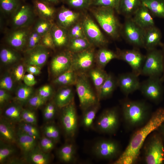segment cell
Returning <instances> with one entry per match:
<instances>
[{"label": "cell", "instance_id": "45", "mask_svg": "<svg viewBox=\"0 0 164 164\" xmlns=\"http://www.w3.org/2000/svg\"><path fill=\"white\" fill-rule=\"evenodd\" d=\"M70 39L86 38L82 22H77L68 29Z\"/></svg>", "mask_w": 164, "mask_h": 164}, {"label": "cell", "instance_id": "23", "mask_svg": "<svg viewBox=\"0 0 164 164\" xmlns=\"http://www.w3.org/2000/svg\"><path fill=\"white\" fill-rule=\"evenodd\" d=\"M32 2L35 14L40 18L53 21L56 12L53 6L41 0H33Z\"/></svg>", "mask_w": 164, "mask_h": 164}, {"label": "cell", "instance_id": "48", "mask_svg": "<svg viewBox=\"0 0 164 164\" xmlns=\"http://www.w3.org/2000/svg\"><path fill=\"white\" fill-rule=\"evenodd\" d=\"M15 148L11 144L5 143L0 141V163L4 162L6 159L12 155L15 152Z\"/></svg>", "mask_w": 164, "mask_h": 164}, {"label": "cell", "instance_id": "21", "mask_svg": "<svg viewBox=\"0 0 164 164\" xmlns=\"http://www.w3.org/2000/svg\"><path fill=\"white\" fill-rule=\"evenodd\" d=\"M162 34L160 30L155 25L144 30L143 48L147 51L160 46Z\"/></svg>", "mask_w": 164, "mask_h": 164}, {"label": "cell", "instance_id": "37", "mask_svg": "<svg viewBox=\"0 0 164 164\" xmlns=\"http://www.w3.org/2000/svg\"><path fill=\"white\" fill-rule=\"evenodd\" d=\"M93 46L86 38L70 39L67 46L68 50L72 53L79 52Z\"/></svg>", "mask_w": 164, "mask_h": 164}, {"label": "cell", "instance_id": "29", "mask_svg": "<svg viewBox=\"0 0 164 164\" xmlns=\"http://www.w3.org/2000/svg\"><path fill=\"white\" fill-rule=\"evenodd\" d=\"M141 4V0H120L117 12L125 18L132 17Z\"/></svg>", "mask_w": 164, "mask_h": 164}, {"label": "cell", "instance_id": "33", "mask_svg": "<svg viewBox=\"0 0 164 164\" xmlns=\"http://www.w3.org/2000/svg\"><path fill=\"white\" fill-rule=\"evenodd\" d=\"M26 160L34 164H47L51 160L50 155L37 146L25 156Z\"/></svg>", "mask_w": 164, "mask_h": 164}, {"label": "cell", "instance_id": "30", "mask_svg": "<svg viewBox=\"0 0 164 164\" xmlns=\"http://www.w3.org/2000/svg\"><path fill=\"white\" fill-rule=\"evenodd\" d=\"M114 59H118L116 52L105 47H101L95 53L96 66L103 69L110 61Z\"/></svg>", "mask_w": 164, "mask_h": 164}, {"label": "cell", "instance_id": "27", "mask_svg": "<svg viewBox=\"0 0 164 164\" xmlns=\"http://www.w3.org/2000/svg\"><path fill=\"white\" fill-rule=\"evenodd\" d=\"M87 73L88 77L92 82L98 97L100 88L106 79L108 73L104 69L97 66L93 67L87 72Z\"/></svg>", "mask_w": 164, "mask_h": 164}, {"label": "cell", "instance_id": "8", "mask_svg": "<svg viewBox=\"0 0 164 164\" xmlns=\"http://www.w3.org/2000/svg\"><path fill=\"white\" fill-rule=\"evenodd\" d=\"M121 147L115 140L107 138L100 139L92 147V152L97 157L104 160L117 159L121 155Z\"/></svg>", "mask_w": 164, "mask_h": 164}, {"label": "cell", "instance_id": "60", "mask_svg": "<svg viewBox=\"0 0 164 164\" xmlns=\"http://www.w3.org/2000/svg\"><path fill=\"white\" fill-rule=\"evenodd\" d=\"M26 71L33 75H38L41 72L40 68L35 66L27 65L26 68Z\"/></svg>", "mask_w": 164, "mask_h": 164}, {"label": "cell", "instance_id": "38", "mask_svg": "<svg viewBox=\"0 0 164 164\" xmlns=\"http://www.w3.org/2000/svg\"><path fill=\"white\" fill-rule=\"evenodd\" d=\"M22 110L19 105H11L5 109L4 115L8 121L19 123L22 121L21 114Z\"/></svg>", "mask_w": 164, "mask_h": 164}, {"label": "cell", "instance_id": "18", "mask_svg": "<svg viewBox=\"0 0 164 164\" xmlns=\"http://www.w3.org/2000/svg\"><path fill=\"white\" fill-rule=\"evenodd\" d=\"M48 48L39 45L26 50L25 61L27 65H32L41 68L46 63L48 58Z\"/></svg>", "mask_w": 164, "mask_h": 164}, {"label": "cell", "instance_id": "17", "mask_svg": "<svg viewBox=\"0 0 164 164\" xmlns=\"http://www.w3.org/2000/svg\"><path fill=\"white\" fill-rule=\"evenodd\" d=\"M138 76L132 72L119 74L117 78L118 86L126 96L139 90L141 82Z\"/></svg>", "mask_w": 164, "mask_h": 164}, {"label": "cell", "instance_id": "24", "mask_svg": "<svg viewBox=\"0 0 164 164\" xmlns=\"http://www.w3.org/2000/svg\"><path fill=\"white\" fill-rule=\"evenodd\" d=\"M71 86H63L55 94L53 101L57 108H61L74 101V92Z\"/></svg>", "mask_w": 164, "mask_h": 164}, {"label": "cell", "instance_id": "53", "mask_svg": "<svg viewBox=\"0 0 164 164\" xmlns=\"http://www.w3.org/2000/svg\"><path fill=\"white\" fill-rule=\"evenodd\" d=\"M53 93L52 87L49 85H46L39 89L38 94L46 101L50 98Z\"/></svg>", "mask_w": 164, "mask_h": 164}, {"label": "cell", "instance_id": "16", "mask_svg": "<svg viewBox=\"0 0 164 164\" xmlns=\"http://www.w3.org/2000/svg\"><path fill=\"white\" fill-rule=\"evenodd\" d=\"M72 53L68 50L59 53L52 59L50 70L55 78L71 69Z\"/></svg>", "mask_w": 164, "mask_h": 164}, {"label": "cell", "instance_id": "11", "mask_svg": "<svg viewBox=\"0 0 164 164\" xmlns=\"http://www.w3.org/2000/svg\"><path fill=\"white\" fill-rule=\"evenodd\" d=\"M144 30L133 21L132 17L125 18L121 32L126 42L133 47L143 48Z\"/></svg>", "mask_w": 164, "mask_h": 164}, {"label": "cell", "instance_id": "32", "mask_svg": "<svg viewBox=\"0 0 164 164\" xmlns=\"http://www.w3.org/2000/svg\"><path fill=\"white\" fill-rule=\"evenodd\" d=\"M117 87V78L112 73H108L99 91L98 97L100 101L111 96Z\"/></svg>", "mask_w": 164, "mask_h": 164}, {"label": "cell", "instance_id": "31", "mask_svg": "<svg viewBox=\"0 0 164 164\" xmlns=\"http://www.w3.org/2000/svg\"><path fill=\"white\" fill-rule=\"evenodd\" d=\"M0 136L2 140L9 144L16 143V135L13 127L5 119H1Z\"/></svg>", "mask_w": 164, "mask_h": 164}, {"label": "cell", "instance_id": "9", "mask_svg": "<svg viewBox=\"0 0 164 164\" xmlns=\"http://www.w3.org/2000/svg\"><path fill=\"white\" fill-rule=\"evenodd\" d=\"M161 77H149L141 82L139 90L148 100L158 104L162 99L164 89Z\"/></svg>", "mask_w": 164, "mask_h": 164}, {"label": "cell", "instance_id": "47", "mask_svg": "<svg viewBox=\"0 0 164 164\" xmlns=\"http://www.w3.org/2000/svg\"><path fill=\"white\" fill-rule=\"evenodd\" d=\"M120 0H90V5L112 8L117 12Z\"/></svg>", "mask_w": 164, "mask_h": 164}, {"label": "cell", "instance_id": "54", "mask_svg": "<svg viewBox=\"0 0 164 164\" xmlns=\"http://www.w3.org/2000/svg\"><path fill=\"white\" fill-rule=\"evenodd\" d=\"M46 101L40 97L38 94L32 95L29 99L27 102L31 107L37 108L43 105Z\"/></svg>", "mask_w": 164, "mask_h": 164}, {"label": "cell", "instance_id": "61", "mask_svg": "<svg viewBox=\"0 0 164 164\" xmlns=\"http://www.w3.org/2000/svg\"><path fill=\"white\" fill-rule=\"evenodd\" d=\"M156 131L161 136L164 143V122L159 127Z\"/></svg>", "mask_w": 164, "mask_h": 164}, {"label": "cell", "instance_id": "36", "mask_svg": "<svg viewBox=\"0 0 164 164\" xmlns=\"http://www.w3.org/2000/svg\"><path fill=\"white\" fill-rule=\"evenodd\" d=\"M77 75V72L70 69L55 78L53 83L63 86L75 85Z\"/></svg>", "mask_w": 164, "mask_h": 164}, {"label": "cell", "instance_id": "13", "mask_svg": "<svg viewBox=\"0 0 164 164\" xmlns=\"http://www.w3.org/2000/svg\"><path fill=\"white\" fill-rule=\"evenodd\" d=\"M116 52L118 59L127 63L132 72L138 76L141 75L145 55L142 53L139 49L134 47L131 49L121 50L118 48Z\"/></svg>", "mask_w": 164, "mask_h": 164}, {"label": "cell", "instance_id": "52", "mask_svg": "<svg viewBox=\"0 0 164 164\" xmlns=\"http://www.w3.org/2000/svg\"><path fill=\"white\" fill-rule=\"evenodd\" d=\"M65 2L70 7L77 9H85L90 5V0H65Z\"/></svg>", "mask_w": 164, "mask_h": 164}, {"label": "cell", "instance_id": "20", "mask_svg": "<svg viewBox=\"0 0 164 164\" xmlns=\"http://www.w3.org/2000/svg\"><path fill=\"white\" fill-rule=\"evenodd\" d=\"M80 17L79 12L63 6L60 8L56 15L57 24L68 30L78 22Z\"/></svg>", "mask_w": 164, "mask_h": 164}, {"label": "cell", "instance_id": "7", "mask_svg": "<svg viewBox=\"0 0 164 164\" xmlns=\"http://www.w3.org/2000/svg\"><path fill=\"white\" fill-rule=\"evenodd\" d=\"M120 123L119 112L116 107L104 110L98 118L96 124L97 130L106 134H113L117 130Z\"/></svg>", "mask_w": 164, "mask_h": 164}, {"label": "cell", "instance_id": "46", "mask_svg": "<svg viewBox=\"0 0 164 164\" xmlns=\"http://www.w3.org/2000/svg\"><path fill=\"white\" fill-rule=\"evenodd\" d=\"M42 36L33 29H31L27 39L26 50L31 49L40 45Z\"/></svg>", "mask_w": 164, "mask_h": 164}, {"label": "cell", "instance_id": "2", "mask_svg": "<svg viewBox=\"0 0 164 164\" xmlns=\"http://www.w3.org/2000/svg\"><path fill=\"white\" fill-rule=\"evenodd\" d=\"M121 109L124 123L129 129L142 127L152 114L150 106L143 101L126 98L121 102Z\"/></svg>", "mask_w": 164, "mask_h": 164}, {"label": "cell", "instance_id": "15", "mask_svg": "<svg viewBox=\"0 0 164 164\" xmlns=\"http://www.w3.org/2000/svg\"><path fill=\"white\" fill-rule=\"evenodd\" d=\"M35 15L33 7L28 4H21L11 15L13 29L30 27Z\"/></svg>", "mask_w": 164, "mask_h": 164}, {"label": "cell", "instance_id": "3", "mask_svg": "<svg viewBox=\"0 0 164 164\" xmlns=\"http://www.w3.org/2000/svg\"><path fill=\"white\" fill-rule=\"evenodd\" d=\"M115 10L109 7H96L93 13L104 32L113 39H117L121 35L122 25L117 17Z\"/></svg>", "mask_w": 164, "mask_h": 164}, {"label": "cell", "instance_id": "41", "mask_svg": "<svg viewBox=\"0 0 164 164\" xmlns=\"http://www.w3.org/2000/svg\"><path fill=\"white\" fill-rule=\"evenodd\" d=\"M53 23V21L39 18L33 29L43 36L50 32Z\"/></svg>", "mask_w": 164, "mask_h": 164}, {"label": "cell", "instance_id": "26", "mask_svg": "<svg viewBox=\"0 0 164 164\" xmlns=\"http://www.w3.org/2000/svg\"><path fill=\"white\" fill-rule=\"evenodd\" d=\"M50 32L56 47L67 46L70 39L68 30L54 23Z\"/></svg>", "mask_w": 164, "mask_h": 164}, {"label": "cell", "instance_id": "58", "mask_svg": "<svg viewBox=\"0 0 164 164\" xmlns=\"http://www.w3.org/2000/svg\"><path fill=\"white\" fill-rule=\"evenodd\" d=\"M23 80L25 84L29 87H32L37 83L34 75L30 73L25 75Z\"/></svg>", "mask_w": 164, "mask_h": 164}, {"label": "cell", "instance_id": "49", "mask_svg": "<svg viewBox=\"0 0 164 164\" xmlns=\"http://www.w3.org/2000/svg\"><path fill=\"white\" fill-rule=\"evenodd\" d=\"M21 117L22 121L34 125L37 124V120L35 112L28 109H22Z\"/></svg>", "mask_w": 164, "mask_h": 164}, {"label": "cell", "instance_id": "6", "mask_svg": "<svg viewBox=\"0 0 164 164\" xmlns=\"http://www.w3.org/2000/svg\"><path fill=\"white\" fill-rule=\"evenodd\" d=\"M164 70V56L161 50L155 48L147 51L141 75L161 77Z\"/></svg>", "mask_w": 164, "mask_h": 164}, {"label": "cell", "instance_id": "5", "mask_svg": "<svg viewBox=\"0 0 164 164\" xmlns=\"http://www.w3.org/2000/svg\"><path fill=\"white\" fill-rule=\"evenodd\" d=\"M145 144L144 159L147 164H163L164 163V143L157 132L152 134Z\"/></svg>", "mask_w": 164, "mask_h": 164}, {"label": "cell", "instance_id": "28", "mask_svg": "<svg viewBox=\"0 0 164 164\" xmlns=\"http://www.w3.org/2000/svg\"><path fill=\"white\" fill-rule=\"evenodd\" d=\"M76 147L72 142H67L60 147L57 155L60 160L66 163L74 162L76 161Z\"/></svg>", "mask_w": 164, "mask_h": 164}, {"label": "cell", "instance_id": "14", "mask_svg": "<svg viewBox=\"0 0 164 164\" xmlns=\"http://www.w3.org/2000/svg\"><path fill=\"white\" fill-rule=\"evenodd\" d=\"M71 69L77 73H86L94 67L95 53L93 47L76 53H72Z\"/></svg>", "mask_w": 164, "mask_h": 164}, {"label": "cell", "instance_id": "63", "mask_svg": "<svg viewBox=\"0 0 164 164\" xmlns=\"http://www.w3.org/2000/svg\"><path fill=\"white\" fill-rule=\"evenodd\" d=\"M160 46L161 47V50L162 52L163 56H164V43H162L160 45ZM162 78L164 82V72L163 74V75L162 77Z\"/></svg>", "mask_w": 164, "mask_h": 164}, {"label": "cell", "instance_id": "56", "mask_svg": "<svg viewBox=\"0 0 164 164\" xmlns=\"http://www.w3.org/2000/svg\"><path fill=\"white\" fill-rule=\"evenodd\" d=\"M40 44L48 49H55L56 47L50 32L42 36Z\"/></svg>", "mask_w": 164, "mask_h": 164}, {"label": "cell", "instance_id": "35", "mask_svg": "<svg viewBox=\"0 0 164 164\" xmlns=\"http://www.w3.org/2000/svg\"><path fill=\"white\" fill-rule=\"evenodd\" d=\"M153 16L164 19V0H141Z\"/></svg>", "mask_w": 164, "mask_h": 164}, {"label": "cell", "instance_id": "22", "mask_svg": "<svg viewBox=\"0 0 164 164\" xmlns=\"http://www.w3.org/2000/svg\"><path fill=\"white\" fill-rule=\"evenodd\" d=\"M153 16L147 8L141 4L132 18L139 27L145 30L155 25Z\"/></svg>", "mask_w": 164, "mask_h": 164}, {"label": "cell", "instance_id": "19", "mask_svg": "<svg viewBox=\"0 0 164 164\" xmlns=\"http://www.w3.org/2000/svg\"><path fill=\"white\" fill-rule=\"evenodd\" d=\"M31 30L30 27L14 29L7 37V43L15 50H22L26 47Z\"/></svg>", "mask_w": 164, "mask_h": 164}, {"label": "cell", "instance_id": "4", "mask_svg": "<svg viewBox=\"0 0 164 164\" xmlns=\"http://www.w3.org/2000/svg\"><path fill=\"white\" fill-rule=\"evenodd\" d=\"M77 73V80L75 85L80 106L83 111L88 107L99 103L100 100L91 86L87 73Z\"/></svg>", "mask_w": 164, "mask_h": 164}, {"label": "cell", "instance_id": "39", "mask_svg": "<svg viewBox=\"0 0 164 164\" xmlns=\"http://www.w3.org/2000/svg\"><path fill=\"white\" fill-rule=\"evenodd\" d=\"M19 58L18 54L11 49L4 47L0 50V60L4 64H9L14 63L19 60Z\"/></svg>", "mask_w": 164, "mask_h": 164}, {"label": "cell", "instance_id": "1", "mask_svg": "<svg viewBox=\"0 0 164 164\" xmlns=\"http://www.w3.org/2000/svg\"><path fill=\"white\" fill-rule=\"evenodd\" d=\"M164 122V108H158L152 114L148 121L132 136L124 152L114 162V164H133L137 161L146 139L151 133L156 131Z\"/></svg>", "mask_w": 164, "mask_h": 164}, {"label": "cell", "instance_id": "59", "mask_svg": "<svg viewBox=\"0 0 164 164\" xmlns=\"http://www.w3.org/2000/svg\"><path fill=\"white\" fill-rule=\"evenodd\" d=\"M7 91L0 89V105L2 107L5 103L7 102L10 99V96Z\"/></svg>", "mask_w": 164, "mask_h": 164}, {"label": "cell", "instance_id": "57", "mask_svg": "<svg viewBox=\"0 0 164 164\" xmlns=\"http://www.w3.org/2000/svg\"><path fill=\"white\" fill-rule=\"evenodd\" d=\"M25 69L24 65L20 64L17 65L14 69L13 75L14 79L17 81H19L23 79L25 75Z\"/></svg>", "mask_w": 164, "mask_h": 164}, {"label": "cell", "instance_id": "42", "mask_svg": "<svg viewBox=\"0 0 164 164\" xmlns=\"http://www.w3.org/2000/svg\"><path fill=\"white\" fill-rule=\"evenodd\" d=\"M33 89L32 87L26 84L19 86L16 91V96L17 100L21 103L27 102L29 99L33 95Z\"/></svg>", "mask_w": 164, "mask_h": 164}, {"label": "cell", "instance_id": "50", "mask_svg": "<svg viewBox=\"0 0 164 164\" xmlns=\"http://www.w3.org/2000/svg\"><path fill=\"white\" fill-rule=\"evenodd\" d=\"M56 107H57L54 102L49 103L44 108L43 113V118L46 121L53 120L56 113Z\"/></svg>", "mask_w": 164, "mask_h": 164}, {"label": "cell", "instance_id": "64", "mask_svg": "<svg viewBox=\"0 0 164 164\" xmlns=\"http://www.w3.org/2000/svg\"><path fill=\"white\" fill-rule=\"evenodd\" d=\"M62 1L64 2H65V0H61Z\"/></svg>", "mask_w": 164, "mask_h": 164}, {"label": "cell", "instance_id": "62", "mask_svg": "<svg viewBox=\"0 0 164 164\" xmlns=\"http://www.w3.org/2000/svg\"><path fill=\"white\" fill-rule=\"evenodd\" d=\"M49 4L54 6L59 3L61 0H41Z\"/></svg>", "mask_w": 164, "mask_h": 164}, {"label": "cell", "instance_id": "34", "mask_svg": "<svg viewBox=\"0 0 164 164\" xmlns=\"http://www.w3.org/2000/svg\"><path fill=\"white\" fill-rule=\"evenodd\" d=\"M100 107L99 103L88 107L82 111L81 124L84 128L89 129L93 127L94 120Z\"/></svg>", "mask_w": 164, "mask_h": 164}, {"label": "cell", "instance_id": "43", "mask_svg": "<svg viewBox=\"0 0 164 164\" xmlns=\"http://www.w3.org/2000/svg\"><path fill=\"white\" fill-rule=\"evenodd\" d=\"M45 136L57 142L60 138V132L58 127L54 124L51 123L46 125L43 128Z\"/></svg>", "mask_w": 164, "mask_h": 164}, {"label": "cell", "instance_id": "44", "mask_svg": "<svg viewBox=\"0 0 164 164\" xmlns=\"http://www.w3.org/2000/svg\"><path fill=\"white\" fill-rule=\"evenodd\" d=\"M19 128L36 140L40 138L39 131L35 125L22 121L19 123Z\"/></svg>", "mask_w": 164, "mask_h": 164}, {"label": "cell", "instance_id": "10", "mask_svg": "<svg viewBox=\"0 0 164 164\" xmlns=\"http://www.w3.org/2000/svg\"><path fill=\"white\" fill-rule=\"evenodd\" d=\"M60 116L61 125L66 136L73 138L78 127V118L74 101L61 108Z\"/></svg>", "mask_w": 164, "mask_h": 164}, {"label": "cell", "instance_id": "51", "mask_svg": "<svg viewBox=\"0 0 164 164\" xmlns=\"http://www.w3.org/2000/svg\"><path fill=\"white\" fill-rule=\"evenodd\" d=\"M56 143L54 140L45 136L40 140L39 148L44 152L48 153L54 148Z\"/></svg>", "mask_w": 164, "mask_h": 164}, {"label": "cell", "instance_id": "25", "mask_svg": "<svg viewBox=\"0 0 164 164\" xmlns=\"http://www.w3.org/2000/svg\"><path fill=\"white\" fill-rule=\"evenodd\" d=\"M16 143L25 156L37 146L36 140L19 128L16 132Z\"/></svg>", "mask_w": 164, "mask_h": 164}, {"label": "cell", "instance_id": "12", "mask_svg": "<svg viewBox=\"0 0 164 164\" xmlns=\"http://www.w3.org/2000/svg\"><path fill=\"white\" fill-rule=\"evenodd\" d=\"M82 21L86 37L91 45L101 48L105 47L108 41L91 17L85 15Z\"/></svg>", "mask_w": 164, "mask_h": 164}, {"label": "cell", "instance_id": "40", "mask_svg": "<svg viewBox=\"0 0 164 164\" xmlns=\"http://www.w3.org/2000/svg\"><path fill=\"white\" fill-rule=\"evenodd\" d=\"M21 4L20 0H0L1 11L6 14H12Z\"/></svg>", "mask_w": 164, "mask_h": 164}, {"label": "cell", "instance_id": "55", "mask_svg": "<svg viewBox=\"0 0 164 164\" xmlns=\"http://www.w3.org/2000/svg\"><path fill=\"white\" fill-rule=\"evenodd\" d=\"M13 83L12 77L9 75L3 77L0 80V88L7 91H11L13 87Z\"/></svg>", "mask_w": 164, "mask_h": 164}]
</instances>
